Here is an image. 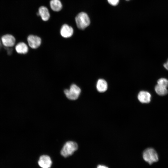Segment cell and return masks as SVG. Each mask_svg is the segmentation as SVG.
Instances as JSON below:
<instances>
[{"label": "cell", "mask_w": 168, "mask_h": 168, "mask_svg": "<svg viewBox=\"0 0 168 168\" xmlns=\"http://www.w3.org/2000/svg\"><path fill=\"white\" fill-rule=\"evenodd\" d=\"M108 2L113 6H116L118 4L119 0H107Z\"/></svg>", "instance_id": "cell-16"}, {"label": "cell", "mask_w": 168, "mask_h": 168, "mask_svg": "<svg viewBox=\"0 0 168 168\" xmlns=\"http://www.w3.org/2000/svg\"><path fill=\"white\" fill-rule=\"evenodd\" d=\"M15 48L16 52L19 54H26L28 51L27 45L23 42H20L17 44Z\"/></svg>", "instance_id": "cell-12"}, {"label": "cell", "mask_w": 168, "mask_h": 168, "mask_svg": "<svg viewBox=\"0 0 168 168\" xmlns=\"http://www.w3.org/2000/svg\"><path fill=\"white\" fill-rule=\"evenodd\" d=\"M97 90L100 92L105 91L108 88V84L106 81L102 79H99L96 85Z\"/></svg>", "instance_id": "cell-11"}, {"label": "cell", "mask_w": 168, "mask_h": 168, "mask_svg": "<svg viewBox=\"0 0 168 168\" xmlns=\"http://www.w3.org/2000/svg\"><path fill=\"white\" fill-rule=\"evenodd\" d=\"M73 33V29L67 24L63 25L60 30L61 35L63 38H68L71 37Z\"/></svg>", "instance_id": "cell-8"}, {"label": "cell", "mask_w": 168, "mask_h": 168, "mask_svg": "<svg viewBox=\"0 0 168 168\" xmlns=\"http://www.w3.org/2000/svg\"><path fill=\"white\" fill-rule=\"evenodd\" d=\"M27 41L29 46L33 49L38 48L41 43V40L40 37L33 35H29L27 38Z\"/></svg>", "instance_id": "cell-5"}, {"label": "cell", "mask_w": 168, "mask_h": 168, "mask_svg": "<svg viewBox=\"0 0 168 168\" xmlns=\"http://www.w3.org/2000/svg\"><path fill=\"white\" fill-rule=\"evenodd\" d=\"M142 156L143 159L149 164L157 161L158 156L155 150L152 148H148L143 152Z\"/></svg>", "instance_id": "cell-3"}, {"label": "cell", "mask_w": 168, "mask_h": 168, "mask_svg": "<svg viewBox=\"0 0 168 168\" xmlns=\"http://www.w3.org/2000/svg\"><path fill=\"white\" fill-rule=\"evenodd\" d=\"M155 90L158 95L163 96L167 94L168 92L167 88L157 84L155 87Z\"/></svg>", "instance_id": "cell-14"}, {"label": "cell", "mask_w": 168, "mask_h": 168, "mask_svg": "<svg viewBox=\"0 0 168 168\" xmlns=\"http://www.w3.org/2000/svg\"><path fill=\"white\" fill-rule=\"evenodd\" d=\"M38 164L42 168H50L52 164V161L49 156L42 155L40 157Z\"/></svg>", "instance_id": "cell-6"}, {"label": "cell", "mask_w": 168, "mask_h": 168, "mask_svg": "<svg viewBox=\"0 0 168 168\" xmlns=\"http://www.w3.org/2000/svg\"><path fill=\"white\" fill-rule=\"evenodd\" d=\"M77 143L75 142L68 141L65 143L62 148L60 153L64 157L72 155L78 149Z\"/></svg>", "instance_id": "cell-1"}, {"label": "cell", "mask_w": 168, "mask_h": 168, "mask_svg": "<svg viewBox=\"0 0 168 168\" xmlns=\"http://www.w3.org/2000/svg\"><path fill=\"white\" fill-rule=\"evenodd\" d=\"M2 44L6 47L13 46L16 42L15 37L12 35L7 34L3 35L1 39Z\"/></svg>", "instance_id": "cell-7"}, {"label": "cell", "mask_w": 168, "mask_h": 168, "mask_svg": "<svg viewBox=\"0 0 168 168\" xmlns=\"http://www.w3.org/2000/svg\"><path fill=\"white\" fill-rule=\"evenodd\" d=\"M77 27L81 30H83L90 25V21L87 14L84 12H81L78 14L75 19Z\"/></svg>", "instance_id": "cell-2"}, {"label": "cell", "mask_w": 168, "mask_h": 168, "mask_svg": "<svg viewBox=\"0 0 168 168\" xmlns=\"http://www.w3.org/2000/svg\"><path fill=\"white\" fill-rule=\"evenodd\" d=\"M151 97V96L150 93L144 91H140L138 96V100L142 103H148L150 102Z\"/></svg>", "instance_id": "cell-9"}, {"label": "cell", "mask_w": 168, "mask_h": 168, "mask_svg": "<svg viewBox=\"0 0 168 168\" xmlns=\"http://www.w3.org/2000/svg\"><path fill=\"white\" fill-rule=\"evenodd\" d=\"M164 68L168 70V59L167 61L163 65Z\"/></svg>", "instance_id": "cell-18"}, {"label": "cell", "mask_w": 168, "mask_h": 168, "mask_svg": "<svg viewBox=\"0 0 168 168\" xmlns=\"http://www.w3.org/2000/svg\"><path fill=\"white\" fill-rule=\"evenodd\" d=\"M157 84L167 88L168 87V80L165 78H161L157 81Z\"/></svg>", "instance_id": "cell-15"}, {"label": "cell", "mask_w": 168, "mask_h": 168, "mask_svg": "<svg viewBox=\"0 0 168 168\" xmlns=\"http://www.w3.org/2000/svg\"></svg>", "instance_id": "cell-20"}, {"label": "cell", "mask_w": 168, "mask_h": 168, "mask_svg": "<svg viewBox=\"0 0 168 168\" xmlns=\"http://www.w3.org/2000/svg\"><path fill=\"white\" fill-rule=\"evenodd\" d=\"M2 46V42L0 40V49Z\"/></svg>", "instance_id": "cell-19"}, {"label": "cell", "mask_w": 168, "mask_h": 168, "mask_svg": "<svg viewBox=\"0 0 168 168\" xmlns=\"http://www.w3.org/2000/svg\"><path fill=\"white\" fill-rule=\"evenodd\" d=\"M96 168H109L108 167L102 165H98Z\"/></svg>", "instance_id": "cell-17"}, {"label": "cell", "mask_w": 168, "mask_h": 168, "mask_svg": "<svg viewBox=\"0 0 168 168\" xmlns=\"http://www.w3.org/2000/svg\"><path fill=\"white\" fill-rule=\"evenodd\" d=\"M37 14L40 16L42 20L44 21H48L50 16L48 9L46 7L44 6L40 7Z\"/></svg>", "instance_id": "cell-10"}, {"label": "cell", "mask_w": 168, "mask_h": 168, "mask_svg": "<svg viewBox=\"0 0 168 168\" xmlns=\"http://www.w3.org/2000/svg\"><path fill=\"white\" fill-rule=\"evenodd\" d=\"M51 9L55 12H58L61 10L62 5L59 0H51L50 2Z\"/></svg>", "instance_id": "cell-13"}, {"label": "cell", "mask_w": 168, "mask_h": 168, "mask_svg": "<svg viewBox=\"0 0 168 168\" xmlns=\"http://www.w3.org/2000/svg\"><path fill=\"white\" fill-rule=\"evenodd\" d=\"M64 92L68 99L74 100L78 98L81 92V89L76 85L72 84L69 89H65Z\"/></svg>", "instance_id": "cell-4"}]
</instances>
